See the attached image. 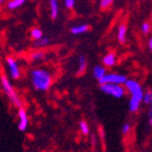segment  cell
<instances>
[{"instance_id": "2e32d148", "label": "cell", "mask_w": 152, "mask_h": 152, "mask_svg": "<svg viewBox=\"0 0 152 152\" xmlns=\"http://www.w3.org/2000/svg\"><path fill=\"white\" fill-rule=\"evenodd\" d=\"M78 70H79V73H83V72L86 71L87 69V59H86L85 56H80L78 59Z\"/></svg>"}, {"instance_id": "ffe728a7", "label": "cell", "mask_w": 152, "mask_h": 152, "mask_svg": "<svg viewBox=\"0 0 152 152\" xmlns=\"http://www.w3.org/2000/svg\"><path fill=\"white\" fill-rule=\"evenodd\" d=\"M151 24L149 23V22H144V23L142 24V32L145 35H147V34H149L150 32H151Z\"/></svg>"}, {"instance_id": "e0dca14e", "label": "cell", "mask_w": 152, "mask_h": 152, "mask_svg": "<svg viewBox=\"0 0 152 152\" xmlns=\"http://www.w3.org/2000/svg\"><path fill=\"white\" fill-rule=\"evenodd\" d=\"M31 37L33 38V39H39L40 37H42V32H41V30H39V28H34L31 30Z\"/></svg>"}, {"instance_id": "9a60e30c", "label": "cell", "mask_w": 152, "mask_h": 152, "mask_svg": "<svg viewBox=\"0 0 152 152\" xmlns=\"http://www.w3.org/2000/svg\"><path fill=\"white\" fill-rule=\"evenodd\" d=\"M140 104V100L138 98H136L135 96H132L130 99V104H129V108H130L131 112H135L138 110Z\"/></svg>"}, {"instance_id": "8fae6325", "label": "cell", "mask_w": 152, "mask_h": 152, "mask_svg": "<svg viewBox=\"0 0 152 152\" xmlns=\"http://www.w3.org/2000/svg\"><path fill=\"white\" fill-rule=\"evenodd\" d=\"M50 45V39L48 37H40L39 39H36L33 42V48H36V49H39V48H45L48 47Z\"/></svg>"}, {"instance_id": "4316f807", "label": "cell", "mask_w": 152, "mask_h": 152, "mask_svg": "<svg viewBox=\"0 0 152 152\" xmlns=\"http://www.w3.org/2000/svg\"><path fill=\"white\" fill-rule=\"evenodd\" d=\"M3 2H4V0H0V4H2Z\"/></svg>"}, {"instance_id": "ac0fdd59", "label": "cell", "mask_w": 152, "mask_h": 152, "mask_svg": "<svg viewBox=\"0 0 152 152\" xmlns=\"http://www.w3.org/2000/svg\"><path fill=\"white\" fill-rule=\"evenodd\" d=\"M114 0H100L99 2V7L102 10H107L113 4Z\"/></svg>"}, {"instance_id": "484cf974", "label": "cell", "mask_w": 152, "mask_h": 152, "mask_svg": "<svg viewBox=\"0 0 152 152\" xmlns=\"http://www.w3.org/2000/svg\"><path fill=\"white\" fill-rule=\"evenodd\" d=\"M150 104H151V109H150L149 115H150V116H152V99H151V102H150Z\"/></svg>"}, {"instance_id": "7402d4cb", "label": "cell", "mask_w": 152, "mask_h": 152, "mask_svg": "<svg viewBox=\"0 0 152 152\" xmlns=\"http://www.w3.org/2000/svg\"><path fill=\"white\" fill-rule=\"evenodd\" d=\"M142 99L145 100L146 104H150V102H151V99H152V93L148 91L147 93H145V94H144V97H142Z\"/></svg>"}, {"instance_id": "277c9868", "label": "cell", "mask_w": 152, "mask_h": 152, "mask_svg": "<svg viewBox=\"0 0 152 152\" xmlns=\"http://www.w3.org/2000/svg\"><path fill=\"white\" fill-rule=\"evenodd\" d=\"M127 80V77L125 75H121V74H104L102 78L98 79V83L99 85L102 83H117V85H123Z\"/></svg>"}, {"instance_id": "d6986e66", "label": "cell", "mask_w": 152, "mask_h": 152, "mask_svg": "<svg viewBox=\"0 0 152 152\" xmlns=\"http://www.w3.org/2000/svg\"><path fill=\"white\" fill-rule=\"evenodd\" d=\"M43 57H45V53L40 52V51L34 52L31 54V58L33 60H41V59H43Z\"/></svg>"}, {"instance_id": "cb8c5ba5", "label": "cell", "mask_w": 152, "mask_h": 152, "mask_svg": "<svg viewBox=\"0 0 152 152\" xmlns=\"http://www.w3.org/2000/svg\"><path fill=\"white\" fill-rule=\"evenodd\" d=\"M130 131V125L129 124H125L123 127V129H121V132H123V134H128V132Z\"/></svg>"}, {"instance_id": "7c38bea8", "label": "cell", "mask_w": 152, "mask_h": 152, "mask_svg": "<svg viewBox=\"0 0 152 152\" xmlns=\"http://www.w3.org/2000/svg\"><path fill=\"white\" fill-rule=\"evenodd\" d=\"M89 30L88 24H80V26H75L71 28V33L73 35H79V34L86 33Z\"/></svg>"}, {"instance_id": "3957f363", "label": "cell", "mask_w": 152, "mask_h": 152, "mask_svg": "<svg viewBox=\"0 0 152 152\" xmlns=\"http://www.w3.org/2000/svg\"><path fill=\"white\" fill-rule=\"evenodd\" d=\"M100 90L106 94L116 98L123 97L126 93L125 88L121 87V85H117V83H102L100 85Z\"/></svg>"}, {"instance_id": "4fadbf2b", "label": "cell", "mask_w": 152, "mask_h": 152, "mask_svg": "<svg viewBox=\"0 0 152 152\" xmlns=\"http://www.w3.org/2000/svg\"><path fill=\"white\" fill-rule=\"evenodd\" d=\"M106 74V69H104V66H94V69H93V76H94L95 78H102V76Z\"/></svg>"}, {"instance_id": "5b68a950", "label": "cell", "mask_w": 152, "mask_h": 152, "mask_svg": "<svg viewBox=\"0 0 152 152\" xmlns=\"http://www.w3.org/2000/svg\"><path fill=\"white\" fill-rule=\"evenodd\" d=\"M126 88L130 91V93L132 94V96H135L136 98L142 102V97H144V92L142 90V87L135 80H132V79H127L126 83H125Z\"/></svg>"}, {"instance_id": "ba28073f", "label": "cell", "mask_w": 152, "mask_h": 152, "mask_svg": "<svg viewBox=\"0 0 152 152\" xmlns=\"http://www.w3.org/2000/svg\"><path fill=\"white\" fill-rule=\"evenodd\" d=\"M102 64L104 66H108V68H111L114 64H116V55L114 53H108L106 56L102 58Z\"/></svg>"}, {"instance_id": "7a4b0ae2", "label": "cell", "mask_w": 152, "mask_h": 152, "mask_svg": "<svg viewBox=\"0 0 152 152\" xmlns=\"http://www.w3.org/2000/svg\"><path fill=\"white\" fill-rule=\"evenodd\" d=\"M1 87L3 89V92L5 93L9 99L11 100L13 104H14L16 108H20L21 107V100L19 98V96L17 95V93L15 92L14 88L12 87V83H10L9 78L4 74L1 75Z\"/></svg>"}, {"instance_id": "8992f818", "label": "cell", "mask_w": 152, "mask_h": 152, "mask_svg": "<svg viewBox=\"0 0 152 152\" xmlns=\"http://www.w3.org/2000/svg\"><path fill=\"white\" fill-rule=\"evenodd\" d=\"M7 64L10 70V76L12 79H19L21 73H20V68H19L18 64L13 57H7Z\"/></svg>"}, {"instance_id": "52a82bcc", "label": "cell", "mask_w": 152, "mask_h": 152, "mask_svg": "<svg viewBox=\"0 0 152 152\" xmlns=\"http://www.w3.org/2000/svg\"><path fill=\"white\" fill-rule=\"evenodd\" d=\"M18 118H19V123H18V125H17L18 130L19 131H24L26 128H28V118L26 111L22 107H20L18 110Z\"/></svg>"}, {"instance_id": "d4e9b609", "label": "cell", "mask_w": 152, "mask_h": 152, "mask_svg": "<svg viewBox=\"0 0 152 152\" xmlns=\"http://www.w3.org/2000/svg\"><path fill=\"white\" fill-rule=\"evenodd\" d=\"M148 45H149V49L152 51V37L149 39V42H148Z\"/></svg>"}, {"instance_id": "44dd1931", "label": "cell", "mask_w": 152, "mask_h": 152, "mask_svg": "<svg viewBox=\"0 0 152 152\" xmlns=\"http://www.w3.org/2000/svg\"><path fill=\"white\" fill-rule=\"evenodd\" d=\"M79 127H80V130H81V132H83V134H85V135H88V134H89L88 124L86 123V121H80V124H79Z\"/></svg>"}, {"instance_id": "5bb4252c", "label": "cell", "mask_w": 152, "mask_h": 152, "mask_svg": "<svg viewBox=\"0 0 152 152\" xmlns=\"http://www.w3.org/2000/svg\"><path fill=\"white\" fill-rule=\"evenodd\" d=\"M24 2H26V0H10L9 2H7V7L12 11V10H15V9H18V7H20Z\"/></svg>"}, {"instance_id": "603a6c76", "label": "cell", "mask_w": 152, "mask_h": 152, "mask_svg": "<svg viewBox=\"0 0 152 152\" xmlns=\"http://www.w3.org/2000/svg\"><path fill=\"white\" fill-rule=\"evenodd\" d=\"M74 4H75V0H64V5H66V9H73Z\"/></svg>"}, {"instance_id": "9c48e42d", "label": "cell", "mask_w": 152, "mask_h": 152, "mask_svg": "<svg viewBox=\"0 0 152 152\" xmlns=\"http://www.w3.org/2000/svg\"><path fill=\"white\" fill-rule=\"evenodd\" d=\"M126 35H127V26L125 23L119 24L117 28V39L121 43L126 42Z\"/></svg>"}, {"instance_id": "6da1fadb", "label": "cell", "mask_w": 152, "mask_h": 152, "mask_svg": "<svg viewBox=\"0 0 152 152\" xmlns=\"http://www.w3.org/2000/svg\"><path fill=\"white\" fill-rule=\"evenodd\" d=\"M32 85L34 89L38 91H47L50 89L51 85L53 83V77L49 71L45 69L36 68L33 69L30 73Z\"/></svg>"}, {"instance_id": "83f0119b", "label": "cell", "mask_w": 152, "mask_h": 152, "mask_svg": "<svg viewBox=\"0 0 152 152\" xmlns=\"http://www.w3.org/2000/svg\"><path fill=\"white\" fill-rule=\"evenodd\" d=\"M150 124L152 125V116H151V121H150Z\"/></svg>"}, {"instance_id": "30bf717a", "label": "cell", "mask_w": 152, "mask_h": 152, "mask_svg": "<svg viewBox=\"0 0 152 152\" xmlns=\"http://www.w3.org/2000/svg\"><path fill=\"white\" fill-rule=\"evenodd\" d=\"M50 12H51V18H52L53 20L57 19L58 13H59L58 0H50Z\"/></svg>"}]
</instances>
